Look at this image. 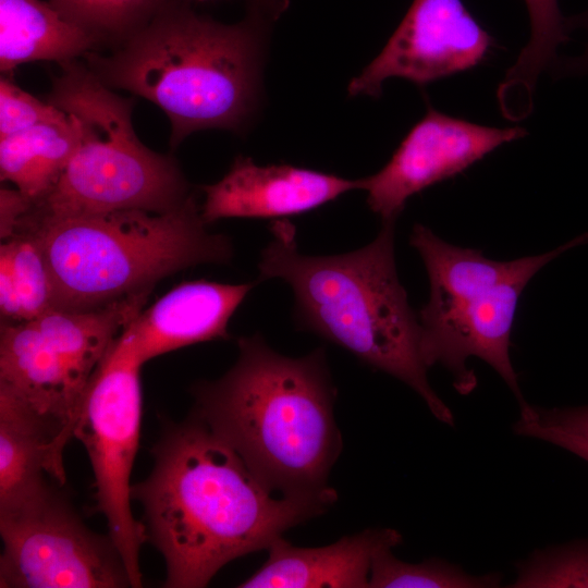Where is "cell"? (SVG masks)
Returning <instances> with one entry per match:
<instances>
[{"mask_svg": "<svg viewBox=\"0 0 588 588\" xmlns=\"http://www.w3.org/2000/svg\"><path fill=\"white\" fill-rule=\"evenodd\" d=\"M61 487L0 514V587H131L123 559L109 535L87 528Z\"/></svg>", "mask_w": 588, "mask_h": 588, "instance_id": "cell-10", "label": "cell"}, {"mask_svg": "<svg viewBox=\"0 0 588 588\" xmlns=\"http://www.w3.org/2000/svg\"><path fill=\"white\" fill-rule=\"evenodd\" d=\"M152 452V470L132 486V498L143 506L147 540L166 561V587H205L230 561L268 549L332 505L272 493L193 414Z\"/></svg>", "mask_w": 588, "mask_h": 588, "instance_id": "cell-1", "label": "cell"}, {"mask_svg": "<svg viewBox=\"0 0 588 588\" xmlns=\"http://www.w3.org/2000/svg\"><path fill=\"white\" fill-rule=\"evenodd\" d=\"M200 1H204V0H200Z\"/></svg>", "mask_w": 588, "mask_h": 588, "instance_id": "cell-30", "label": "cell"}, {"mask_svg": "<svg viewBox=\"0 0 588 588\" xmlns=\"http://www.w3.org/2000/svg\"><path fill=\"white\" fill-rule=\"evenodd\" d=\"M32 201L19 189H0V236L1 241L11 237L15 229L29 210Z\"/></svg>", "mask_w": 588, "mask_h": 588, "instance_id": "cell-26", "label": "cell"}, {"mask_svg": "<svg viewBox=\"0 0 588 588\" xmlns=\"http://www.w3.org/2000/svg\"><path fill=\"white\" fill-rule=\"evenodd\" d=\"M56 309L51 271L37 238L26 231L0 246L1 322L35 319Z\"/></svg>", "mask_w": 588, "mask_h": 588, "instance_id": "cell-19", "label": "cell"}, {"mask_svg": "<svg viewBox=\"0 0 588 588\" xmlns=\"http://www.w3.org/2000/svg\"><path fill=\"white\" fill-rule=\"evenodd\" d=\"M269 16L252 8L243 21L224 24L184 0H166L108 53L89 52L86 65L109 88L158 106L173 148L201 130L241 132L258 102Z\"/></svg>", "mask_w": 588, "mask_h": 588, "instance_id": "cell-3", "label": "cell"}, {"mask_svg": "<svg viewBox=\"0 0 588 588\" xmlns=\"http://www.w3.org/2000/svg\"><path fill=\"white\" fill-rule=\"evenodd\" d=\"M206 225L192 195L166 212L25 213L14 234L30 232L41 246L53 280L56 309L89 310L151 292L158 281L181 270L229 264L231 240L210 233Z\"/></svg>", "mask_w": 588, "mask_h": 588, "instance_id": "cell-5", "label": "cell"}, {"mask_svg": "<svg viewBox=\"0 0 588 588\" xmlns=\"http://www.w3.org/2000/svg\"><path fill=\"white\" fill-rule=\"evenodd\" d=\"M588 242V233L550 252L498 261L480 250L452 245L422 224L409 236L430 284L428 303L418 314L428 367L441 365L461 394L470 393L477 378L467 360L487 363L524 402L510 357L511 333L519 296L530 279L564 252Z\"/></svg>", "mask_w": 588, "mask_h": 588, "instance_id": "cell-6", "label": "cell"}, {"mask_svg": "<svg viewBox=\"0 0 588 588\" xmlns=\"http://www.w3.org/2000/svg\"><path fill=\"white\" fill-rule=\"evenodd\" d=\"M237 344L238 358L225 375L194 387L193 415L272 493L333 504L338 494L328 477L342 440L324 350L292 358L258 333Z\"/></svg>", "mask_w": 588, "mask_h": 588, "instance_id": "cell-2", "label": "cell"}, {"mask_svg": "<svg viewBox=\"0 0 588 588\" xmlns=\"http://www.w3.org/2000/svg\"><path fill=\"white\" fill-rule=\"evenodd\" d=\"M360 189L359 180L291 164L258 166L238 156L217 183L203 187L204 222L225 218H285L302 215Z\"/></svg>", "mask_w": 588, "mask_h": 588, "instance_id": "cell-14", "label": "cell"}, {"mask_svg": "<svg viewBox=\"0 0 588 588\" xmlns=\"http://www.w3.org/2000/svg\"><path fill=\"white\" fill-rule=\"evenodd\" d=\"M530 23V36L516 62L499 88V100L506 117L526 115L540 73L552 64L556 49L568 38V22L558 0H524Z\"/></svg>", "mask_w": 588, "mask_h": 588, "instance_id": "cell-20", "label": "cell"}, {"mask_svg": "<svg viewBox=\"0 0 588 588\" xmlns=\"http://www.w3.org/2000/svg\"><path fill=\"white\" fill-rule=\"evenodd\" d=\"M166 0H48L62 17L110 49L145 24Z\"/></svg>", "mask_w": 588, "mask_h": 588, "instance_id": "cell-21", "label": "cell"}, {"mask_svg": "<svg viewBox=\"0 0 588 588\" xmlns=\"http://www.w3.org/2000/svg\"><path fill=\"white\" fill-rule=\"evenodd\" d=\"M494 38L462 0H414L380 53L354 77L350 96L378 97L391 77L424 87L483 63Z\"/></svg>", "mask_w": 588, "mask_h": 588, "instance_id": "cell-11", "label": "cell"}, {"mask_svg": "<svg viewBox=\"0 0 588 588\" xmlns=\"http://www.w3.org/2000/svg\"><path fill=\"white\" fill-rule=\"evenodd\" d=\"M525 134L519 126L482 125L429 107L387 164L360 179V189L382 222H395L413 195L462 173Z\"/></svg>", "mask_w": 588, "mask_h": 588, "instance_id": "cell-12", "label": "cell"}, {"mask_svg": "<svg viewBox=\"0 0 588 588\" xmlns=\"http://www.w3.org/2000/svg\"><path fill=\"white\" fill-rule=\"evenodd\" d=\"M567 22H568L569 28L574 26H580V27H584L588 32V11L585 12L584 14L576 16L572 21H567ZM561 68L563 69L564 72L565 71L572 72V73L587 72L588 71V46L585 53L581 57L569 60L566 64L564 63L563 65H561Z\"/></svg>", "mask_w": 588, "mask_h": 588, "instance_id": "cell-28", "label": "cell"}, {"mask_svg": "<svg viewBox=\"0 0 588 588\" xmlns=\"http://www.w3.org/2000/svg\"><path fill=\"white\" fill-rule=\"evenodd\" d=\"M149 294L89 310L53 309L28 321L1 322L0 387L69 441L89 379Z\"/></svg>", "mask_w": 588, "mask_h": 588, "instance_id": "cell-8", "label": "cell"}, {"mask_svg": "<svg viewBox=\"0 0 588 588\" xmlns=\"http://www.w3.org/2000/svg\"><path fill=\"white\" fill-rule=\"evenodd\" d=\"M501 581L499 573L469 574L439 558L407 563L395 558L392 550H383L375 556L369 575L372 588H492L499 587Z\"/></svg>", "mask_w": 588, "mask_h": 588, "instance_id": "cell-22", "label": "cell"}, {"mask_svg": "<svg viewBox=\"0 0 588 588\" xmlns=\"http://www.w3.org/2000/svg\"><path fill=\"white\" fill-rule=\"evenodd\" d=\"M47 101L76 119L81 140L56 186L28 215L64 217L122 210L166 212L193 194L176 160L146 147L132 124L134 101L76 60L60 64Z\"/></svg>", "mask_w": 588, "mask_h": 588, "instance_id": "cell-7", "label": "cell"}, {"mask_svg": "<svg viewBox=\"0 0 588 588\" xmlns=\"http://www.w3.org/2000/svg\"><path fill=\"white\" fill-rule=\"evenodd\" d=\"M534 439L562 448L588 462V433L547 429L537 432Z\"/></svg>", "mask_w": 588, "mask_h": 588, "instance_id": "cell-27", "label": "cell"}, {"mask_svg": "<svg viewBox=\"0 0 588 588\" xmlns=\"http://www.w3.org/2000/svg\"><path fill=\"white\" fill-rule=\"evenodd\" d=\"M402 542L391 528H371L319 548L295 547L282 537L268 547V559L238 587L365 588L375 556Z\"/></svg>", "mask_w": 588, "mask_h": 588, "instance_id": "cell-15", "label": "cell"}, {"mask_svg": "<svg viewBox=\"0 0 588 588\" xmlns=\"http://www.w3.org/2000/svg\"><path fill=\"white\" fill-rule=\"evenodd\" d=\"M547 429L588 433V405L575 408H543L527 402L519 405V416L513 425L517 436L534 438Z\"/></svg>", "mask_w": 588, "mask_h": 588, "instance_id": "cell-25", "label": "cell"}, {"mask_svg": "<svg viewBox=\"0 0 588 588\" xmlns=\"http://www.w3.org/2000/svg\"><path fill=\"white\" fill-rule=\"evenodd\" d=\"M252 8L275 16L284 8V0H252Z\"/></svg>", "mask_w": 588, "mask_h": 588, "instance_id": "cell-29", "label": "cell"}, {"mask_svg": "<svg viewBox=\"0 0 588 588\" xmlns=\"http://www.w3.org/2000/svg\"><path fill=\"white\" fill-rule=\"evenodd\" d=\"M514 588H588V541L535 551L516 566Z\"/></svg>", "mask_w": 588, "mask_h": 588, "instance_id": "cell-23", "label": "cell"}, {"mask_svg": "<svg viewBox=\"0 0 588 588\" xmlns=\"http://www.w3.org/2000/svg\"><path fill=\"white\" fill-rule=\"evenodd\" d=\"M76 119L45 122L0 138V177L15 185L32 204L56 186L78 148Z\"/></svg>", "mask_w": 588, "mask_h": 588, "instance_id": "cell-18", "label": "cell"}, {"mask_svg": "<svg viewBox=\"0 0 588 588\" xmlns=\"http://www.w3.org/2000/svg\"><path fill=\"white\" fill-rule=\"evenodd\" d=\"M66 443L24 401L0 387V514L65 483Z\"/></svg>", "mask_w": 588, "mask_h": 588, "instance_id": "cell-16", "label": "cell"}, {"mask_svg": "<svg viewBox=\"0 0 588 588\" xmlns=\"http://www.w3.org/2000/svg\"><path fill=\"white\" fill-rule=\"evenodd\" d=\"M394 226L382 222L376 238L357 250L309 256L298 250L295 226L278 219L260 253L258 282L283 280L293 291L298 328L404 382L434 418L453 426L452 411L430 385L419 319L397 277Z\"/></svg>", "mask_w": 588, "mask_h": 588, "instance_id": "cell-4", "label": "cell"}, {"mask_svg": "<svg viewBox=\"0 0 588 588\" xmlns=\"http://www.w3.org/2000/svg\"><path fill=\"white\" fill-rule=\"evenodd\" d=\"M256 282L177 284L123 328L110 351L139 365L184 346L229 339L228 324Z\"/></svg>", "mask_w": 588, "mask_h": 588, "instance_id": "cell-13", "label": "cell"}, {"mask_svg": "<svg viewBox=\"0 0 588 588\" xmlns=\"http://www.w3.org/2000/svg\"><path fill=\"white\" fill-rule=\"evenodd\" d=\"M66 113L20 88L11 79H0V138L45 122L58 121Z\"/></svg>", "mask_w": 588, "mask_h": 588, "instance_id": "cell-24", "label": "cell"}, {"mask_svg": "<svg viewBox=\"0 0 588 588\" xmlns=\"http://www.w3.org/2000/svg\"><path fill=\"white\" fill-rule=\"evenodd\" d=\"M140 367L109 348L86 385L73 431L89 456L96 506L107 520L131 587L143 584L139 550L147 540L144 524L131 510L130 483L142 419Z\"/></svg>", "mask_w": 588, "mask_h": 588, "instance_id": "cell-9", "label": "cell"}, {"mask_svg": "<svg viewBox=\"0 0 588 588\" xmlns=\"http://www.w3.org/2000/svg\"><path fill=\"white\" fill-rule=\"evenodd\" d=\"M99 49L81 27L42 0H0V70L33 61L60 64Z\"/></svg>", "mask_w": 588, "mask_h": 588, "instance_id": "cell-17", "label": "cell"}]
</instances>
